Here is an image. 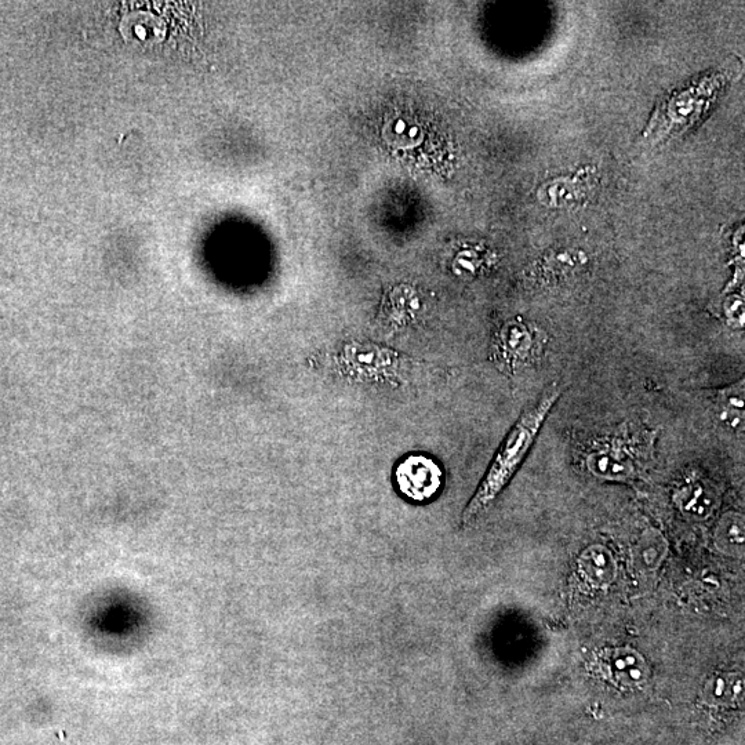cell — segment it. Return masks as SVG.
<instances>
[{"mask_svg": "<svg viewBox=\"0 0 745 745\" xmlns=\"http://www.w3.org/2000/svg\"><path fill=\"white\" fill-rule=\"evenodd\" d=\"M559 398H561V390H558L555 385L548 388L539 402L532 409L526 410L521 419L516 421L510 434L497 450L474 497L461 515V523L464 526L471 525L479 516L485 514L503 492L505 486L514 478Z\"/></svg>", "mask_w": 745, "mask_h": 745, "instance_id": "obj_1", "label": "cell"}, {"mask_svg": "<svg viewBox=\"0 0 745 745\" xmlns=\"http://www.w3.org/2000/svg\"><path fill=\"white\" fill-rule=\"evenodd\" d=\"M602 668L609 681L625 688H641L650 677L648 663L641 653L631 648L606 650Z\"/></svg>", "mask_w": 745, "mask_h": 745, "instance_id": "obj_2", "label": "cell"}, {"mask_svg": "<svg viewBox=\"0 0 745 745\" xmlns=\"http://www.w3.org/2000/svg\"><path fill=\"white\" fill-rule=\"evenodd\" d=\"M398 482L402 492L416 500L431 497L441 485V470L425 457H410L399 465Z\"/></svg>", "mask_w": 745, "mask_h": 745, "instance_id": "obj_3", "label": "cell"}, {"mask_svg": "<svg viewBox=\"0 0 745 745\" xmlns=\"http://www.w3.org/2000/svg\"><path fill=\"white\" fill-rule=\"evenodd\" d=\"M579 568L584 579L596 587H605L616 579L617 566L612 552L602 545L587 548L580 556Z\"/></svg>", "mask_w": 745, "mask_h": 745, "instance_id": "obj_4", "label": "cell"}, {"mask_svg": "<svg viewBox=\"0 0 745 745\" xmlns=\"http://www.w3.org/2000/svg\"><path fill=\"white\" fill-rule=\"evenodd\" d=\"M587 468L592 475L603 481L627 482L634 478L635 474L634 465L630 460L609 450L588 454Z\"/></svg>", "mask_w": 745, "mask_h": 745, "instance_id": "obj_5", "label": "cell"}, {"mask_svg": "<svg viewBox=\"0 0 745 745\" xmlns=\"http://www.w3.org/2000/svg\"><path fill=\"white\" fill-rule=\"evenodd\" d=\"M744 540V516L737 512L723 515L715 529V545L718 550L739 558L744 552Z\"/></svg>", "mask_w": 745, "mask_h": 745, "instance_id": "obj_6", "label": "cell"}, {"mask_svg": "<svg viewBox=\"0 0 745 745\" xmlns=\"http://www.w3.org/2000/svg\"><path fill=\"white\" fill-rule=\"evenodd\" d=\"M677 503L683 514L693 518L703 519L710 516L717 505V497L714 492L701 483H692L686 486L677 497Z\"/></svg>", "mask_w": 745, "mask_h": 745, "instance_id": "obj_7", "label": "cell"}, {"mask_svg": "<svg viewBox=\"0 0 745 745\" xmlns=\"http://www.w3.org/2000/svg\"><path fill=\"white\" fill-rule=\"evenodd\" d=\"M505 348H508L511 358L523 359L532 351V334L521 323H511L504 332Z\"/></svg>", "mask_w": 745, "mask_h": 745, "instance_id": "obj_8", "label": "cell"}, {"mask_svg": "<svg viewBox=\"0 0 745 745\" xmlns=\"http://www.w3.org/2000/svg\"><path fill=\"white\" fill-rule=\"evenodd\" d=\"M744 681L737 674H718L707 682V693L715 700H730L743 692Z\"/></svg>", "mask_w": 745, "mask_h": 745, "instance_id": "obj_9", "label": "cell"}, {"mask_svg": "<svg viewBox=\"0 0 745 745\" xmlns=\"http://www.w3.org/2000/svg\"><path fill=\"white\" fill-rule=\"evenodd\" d=\"M719 402H721L722 407H728V409L740 410V412H744L743 381H741V383L730 385V387L725 388V390L721 391V394H719Z\"/></svg>", "mask_w": 745, "mask_h": 745, "instance_id": "obj_10", "label": "cell"}, {"mask_svg": "<svg viewBox=\"0 0 745 745\" xmlns=\"http://www.w3.org/2000/svg\"><path fill=\"white\" fill-rule=\"evenodd\" d=\"M717 416L718 423L721 424L722 427H725L726 430L733 432L744 430V412L721 406Z\"/></svg>", "mask_w": 745, "mask_h": 745, "instance_id": "obj_11", "label": "cell"}, {"mask_svg": "<svg viewBox=\"0 0 745 745\" xmlns=\"http://www.w3.org/2000/svg\"><path fill=\"white\" fill-rule=\"evenodd\" d=\"M726 315H728L730 325L734 327H743L744 325V304L743 300L734 298V300L728 303L726 307Z\"/></svg>", "mask_w": 745, "mask_h": 745, "instance_id": "obj_12", "label": "cell"}, {"mask_svg": "<svg viewBox=\"0 0 745 745\" xmlns=\"http://www.w3.org/2000/svg\"><path fill=\"white\" fill-rule=\"evenodd\" d=\"M395 133L402 134L406 132V122L405 121H398L395 123L394 127Z\"/></svg>", "mask_w": 745, "mask_h": 745, "instance_id": "obj_13", "label": "cell"}, {"mask_svg": "<svg viewBox=\"0 0 745 745\" xmlns=\"http://www.w3.org/2000/svg\"><path fill=\"white\" fill-rule=\"evenodd\" d=\"M417 133H419V129H417V127H412V129H410V137H416Z\"/></svg>", "mask_w": 745, "mask_h": 745, "instance_id": "obj_14", "label": "cell"}]
</instances>
